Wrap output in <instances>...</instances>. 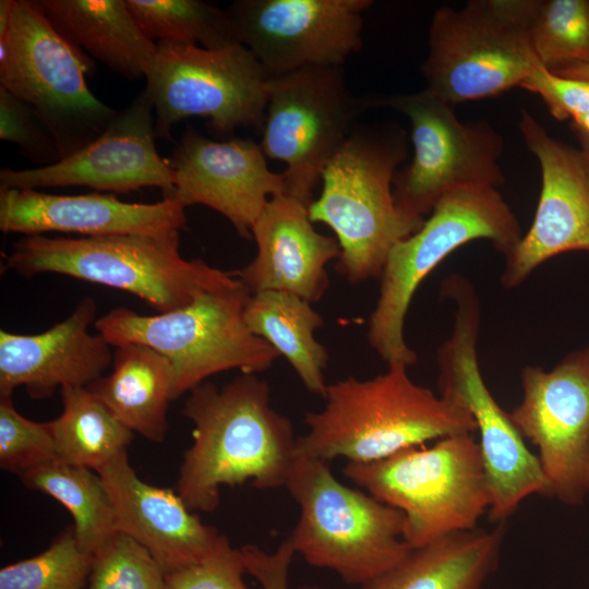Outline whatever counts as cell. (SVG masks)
<instances>
[{"label":"cell","mask_w":589,"mask_h":589,"mask_svg":"<svg viewBox=\"0 0 589 589\" xmlns=\"http://www.w3.org/2000/svg\"><path fill=\"white\" fill-rule=\"evenodd\" d=\"M182 412L193 423V442L177 492L192 512L215 510L224 485L285 488L298 437L290 420L272 407L265 380L242 373L221 388L203 383L189 393Z\"/></svg>","instance_id":"1"},{"label":"cell","mask_w":589,"mask_h":589,"mask_svg":"<svg viewBox=\"0 0 589 589\" xmlns=\"http://www.w3.org/2000/svg\"><path fill=\"white\" fill-rule=\"evenodd\" d=\"M401 362L369 380L347 377L327 385L325 405L308 412V431L297 438L296 455L330 462H370L406 448L460 433L476 422L455 396H436L416 384Z\"/></svg>","instance_id":"2"},{"label":"cell","mask_w":589,"mask_h":589,"mask_svg":"<svg viewBox=\"0 0 589 589\" xmlns=\"http://www.w3.org/2000/svg\"><path fill=\"white\" fill-rule=\"evenodd\" d=\"M406 155V132L396 122L358 124L322 175L310 219L335 232L336 271L352 284L381 276L393 248L424 223L394 201L393 180Z\"/></svg>","instance_id":"3"},{"label":"cell","mask_w":589,"mask_h":589,"mask_svg":"<svg viewBox=\"0 0 589 589\" xmlns=\"http://www.w3.org/2000/svg\"><path fill=\"white\" fill-rule=\"evenodd\" d=\"M2 268L24 277L53 273L117 288L158 313L191 303L205 292L243 286L235 272L184 259L179 233L49 238L24 236L3 255Z\"/></svg>","instance_id":"4"},{"label":"cell","mask_w":589,"mask_h":589,"mask_svg":"<svg viewBox=\"0 0 589 589\" xmlns=\"http://www.w3.org/2000/svg\"><path fill=\"white\" fill-rule=\"evenodd\" d=\"M285 488L299 506L287 538L296 554L348 585L371 582L412 550L404 539V514L344 484L327 461L296 456Z\"/></svg>","instance_id":"5"},{"label":"cell","mask_w":589,"mask_h":589,"mask_svg":"<svg viewBox=\"0 0 589 589\" xmlns=\"http://www.w3.org/2000/svg\"><path fill=\"white\" fill-rule=\"evenodd\" d=\"M519 221L497 188L468 187L445 193L421 228L390 251L369 320L368 341L387 362L416 363L404 324L421 281L452 252L479 239L507 255L522 237Z\"/></svg>","instance_id":"6"},{"label":"cell","mask_w":589,"mask_h":589,"mask_svg":"<svg viewBox=\"0 0 589 589\" xmlns=\"http://www.w3.org/2000/svg\"><path fill=\"white\" fill-rule=\"evenodd\" d=\"M342 473L405 516L411 548L477 528L491 498L473 433L437 440L370 462H347Z\"/></svg>","instance_id":"7"},{"label":"cell","mask_w":589,"mask_h":589,"mask_svg":"<svg viewBox=\"0 0 589 589\" xmlns=\"http://www.w3.org/2000/svg\"><path fill=\"white\" fill-rule=\"evenodd\" d=\"M250 296L244 285L205 292L182 308L154 315L119 306L97 318L94 326L113 347L136 342L166 357L176 400L212 375L229 370L256 374L279 357L244 321Z\"/></svg>","instance_id":"8"},{"label":"cell","mask_w":589,"mask_h":589,"mask_svg":"<svg viewBox=\"0 0 589 589\" xmlns=\"http://www.w3.org/2000/svg\"><path fill=\"white\" fill-rule=\"evenodd\" d=\"M86 53L50 23L38 1L14 0L0 36V86L28 104L55 136L61 157L98 137L119 111L88 88Z\"/></svg>","instance_id":"9"},{"label":"cell","mask_w":589,"mask_h":589,"mask_svg":"<svg viewBox=\"0 0 589 589\" xmlns=\"http://www.w3.org/2000/svg\"><path fill=\"white\" fill-rule=\"evenodd\" d=\"M537 1L470 0L461 9L438 8L421 65L426 89L455 106L519 86L540 63L530 40Z\"/></svg>","instance_id":"10"},{"label":"cell","mask_w":589,"mask_h":589,"mask_svg":"<svg viewBox=\"0 0 589 589\" xmlns=\"http://www.w3.org/2000/svg\"><path fill=\"white\" fill-rule=\"evenodd\" d=\"M442 293L457 310L450 336L436 353L440 394L457 397L472 414L491 498L488 514L503 524L528 496H549V483L538 456L482 377L477 354L481 311L473 287L465 277L450 275Z\"/></svg>","instance_id":"11"},{"label":"cell","mask_w":589,"mask_h":589,"mask_svg":"<svg viewBox=\"0 0 589 589\" xmlns=\"http://www.w3.org/2000/svg\"><path fill=\"white\" fill-rule=\"evenodd\" d=\"M368 109V98L350 92L340 67L268 77L260 145L266 157L286 165V195L310 206L325 168Z\"/></svg>","instance_id":"12"},{"label":"cell","mask_w":589,"mask_h":589,"mask_svg":"<svg viewBox=\"0 0 589 589\" xmlns=\"http://www.w3.org/2000/svg\"><path fill=\"white\" fill-rule=\"evenodd\" d=\"M144 77L156 137L169 140L176 123L194 116L206 118L223 134L239 127L262 130L268 76L241 44L209 50L158 41Z\"/></svg>","instance_id":"13"},{"label":"cell","mask_w":589,"mask_h":589,"mask_svg":"<svg viewBox=\"0 0 589 589\" xmlns=\"http://www.w3.org/2000/svg\"><path fill=\"white\" fill-rule=\"evenodd\" d=\"M368 105L390 108L410 120L413 157L393 180L394 201L406 215L424 219L452 190L503 184V140L488 122L460 121L453 105L426 88L368 98Z\"/></svg>","instance_id":"14"},{"label":"cell","mask_w":589,"mask_h":589,"mask_svg":"<svg viewBox=\"0 0 589 589\" xmlns=\"http://www.w3.org/2000/svg\"><path fill=\"white\" fill-rule=\"evenodd\" d=\"M521 386L522 399L509 414L538 448L549 497L582 505L589 494V347L550 371L524 368Z\"/></svg>","instance_id":"15"},{"label":"cell","mask_w":589,"mask_h":589,"mask_svg":"<svg viewBox=\"0 0 589 589\" xmlns=\"http://www.w3.org/2000/svg\"><path fill=\"white\" fill-rule=\"evenodd\" d=\"M371 0H236L227 9L238 40L267 76L342 67L362 47Z\"/></svg>","instance_id":"16"},{"label":"cell","mask_w":589,"mask_h":589,"mask_svg":"<svg viewBox=\"0 0 589 589\" xmlns=\"http://www.w3.org/2000/svg\"><path fill=\"white\" fill-rule=\"evenodd\" d=\"M518 127L539 161L542 183L530 228L505 255L501 281L507 289L556 255L589 253V154L551 136L526 109Z\"/></svg>","instance_id":"17"},{"label":"cell","mask_w":589,"mask_h":589,"mask_svg":"<svg viewBox=\"0 0 589 589\" xmlns=\"http://www.w3.org/2000/svg\"><path fill=\"white\" fill-rule=\"evenodd\" d=\"M154 107L145 89L93 142L57 164L33 169L2 168L0 188L31 189L83 185L128 193L159 188L164 197L175 176L156 144Z\"/></svg>","instance_id":"18"},{"label":"cell","mask_w":589,"mask_h":589,"mask_svg":"<svg viewBox=\"0 0 589 589\" xmlns=\"http://www.w3.org/2000/svg\"><path fill=\"white\" fill-rule=\"evenodd\" d=\"M168 164L175 176L170 195L184 208L205 205L245 238L267 202L285 193L283 173L272 171L251 139L213 141L188 125Z\"/></svg>","instance_id":"19"},{"label":"cell","mask_w":589,"mask_h":589,"mask_svg":"<svg viewBox=\"0 0 589 589\" xmlns=\"http://www.w3.org/2000/svg\"><path fill=\"white\" fill-rule=\"evenodd\" d=\"M175 199L129 203L99 193L59 195L31 189L0 188V229L25 236L47 232L84 237L168 236L187 224Z\"/></svg>","instance_id":"20"},{"label":"cell","mask_w":589,"mask_h":589,"mask_svg":"<svg viewBox=\"0 0 589 589\" xmlns=\"http://www.w3.org/2000/svg\"><path fill=\"white\" fill-rule=\"evenodd\" d=\"M96 302L86 297L72 313L47 330L24 335L0 330V396L24 386L33 399L51 397L68 386L87 387L112 365L111 345L88 327Z\"/></svg>","instance_id":"21"},{"label":"cell","mask_w":589,"mask_h":589,"mask_svg":"<svg viewBox=\"0 0 589 589\" xmlns=\"http://www.w3.org/2000/svg\"><path fill=\"white\" fill-rule=\"evenodd\" d=\"M110 496L118 532L146 549L169 574L200 562L219 533L187 506L177 491L143 481L127 452L98 471Z\"/></svg>","instance_id":"22"},{"label":"cell","mask_w":589,"mask_h":589,"mask_svg":"<svg viewBox=\"0 0 589 589\" xmlns=\"http://www.w3.org/2000/svg\"><path fill=\"white\" fill-rule=\"evenodd\" d=\"M256 255L236 276L251 293L281 291L317 302L329 286L328 262L340 256L337 239L318 233L309 207L273 196L252 227Z\"/></svg>","instance_id":"23"},{"label":"cell","mask_w":589,"mask_h":589,"mask_svg":"<svg viewBox=\"0 0 589 589\" xmlns=\"http://www.w3.org/2000/svg\"><path fill=\"white\" fill-rule=\"evenodd\" d=\"M74 47L130 80L144 77L157 43L139 26L125 0H37Z\"/></svg>","instance_id":"24"},{"label":"cell","mask_w":589,"mask_h":589,"mask_svg":"<svg viewBox=\"0 0 589 589\" xmlns=\"http://www.w3.org/2000/svg\"><path fill=\"white\" fill-rule=\"evenodd\" d=\"M503 524L457 531L411 552L361 589H483L497 568Z\"/></svg>","instance_id":"25"},{"label":"cell","mask_w":589,"mask_h":589,"mask_svg":"<svg viewBox=\"0 0 589 589\" xmlns=\"http://www.w3.org/2000/svg\"><path fill=\"white\" fill-rule=\"evenodd\" d=\"M87 387L130 431L153 443L165 441L172 371L161 353L136 342L116 346L111 373Z\"/></svg>","instance_id":"26"},{"label":"cell","mask_w":589,"mask_h":589,"mask_svg":"<svg viewBox=\"0 0 589 589\" xmlns=\"http://www.w3.org/2000/svg\"><path fill=\"white\" fill-rule=\"evenodd\" d=\"M244 321L254 335L287 359L310 393L324 398L328 354L314 336L323 325V317L310 302L281 291L251 293Z\"/></svg>","instance_id":"27"},{"label":"cell","mask_w":589,"mask_h":589,"mask_svg":"<svg viewBox=\"0 0 589 589\" xmlns=\"http://www.w3.org/2000/svg\"><path fill=\"white\" fill-rule=\"evenodd\" d=\"M61 400V414L49 421L58 459L98 471L127 452L134 433L88 387H63Z\"/></svg>","instance_id":"28"},{"label":"cell","mask_w":589,"mask_h":589,"mask_svg":"<svg viewBox=\"0 0 589 589\" xmlns=\"http://www.w3.org/2000/svg\"><path fill=\"white\" fill-rule=\"evenodd\" d=\"M19 478L27 489L55 498L68 509L79 543L93 555L118 533L110 496L95 470L56 459Z\"/></svg>","instance_id":"29"},{"label":"cell","mask_w":589,"mask_h":589,"mask_svg":"<svg viewBox=\"0 0 589 589\" xmlns=\"http://www.w3.org/2000/svg\"><path fill=\"white\" fill-rule=\"evenodd\" d=\"M145 35L209 50L240 44L227 10L200 0H125Z\"/></svg>","instance_id":"30"},{"label":"cell","mask_w":589,"mask_h":589,"mask_svg":"<svg viewBox=\"0 0 589 589\" xmlns=\"http://www.w3.org/2000/svg\"><path fill=\"white\" fill-rule=\"evenodd\" d=\"M530 40L539 62L552 72L589 64V0H538Z\"/></svg>","instance_id":"31"},{"label":"cell","mask_w":589,"mask_h":589,"mask_svg":"<svg viewBox=\"0 0 589 589\" xmlns=\"http://www.w3.org/2000/svg\"><path fill=\"white\" fill-rule=\"evenodd\" d=\"M93 563L69 527L40 554L2 567L0 589H85Z\"/></svg>","instance_id":"32"},{"label":"cell","mask_w":589,"mask_h":589,"mask_svg":"<svg viewBox=\"0 0 589 589\" xmlns=\"http://www.w3.org/2000/svg\"><path fill=\"white\" fill-rule=\"evenodd\" d=\"M87 589H167L166 574L146 549L118 532L94 553Z\"/></svg>","instance_id":"33"},{"label":"cell","mask_w":589,"mask_h":589,"mask_svg":"<svg viewBox=\"0 0 589 589\" xmlns=\"http://www.w3.org/2000/svg\"><path fill=\"white\" fill-rule=\"evenodd\" d=\"M58 459L49 422L22 416L12 396H0V467L17 476Z\"/></svg>","instance_id":"34"},{"label":"cell","mask_w":589,"mask_h":589,"mask_svg":"<svg viewBox=\"0 0 589 589\" xmlns=\"http://www.w3.org/2000/svg\"><path fill=\"white\" fill-rule=\"evenodd\" d=\"M0 139L19 146L39 167L62 159L58 143L36 111L24 100L0 86Z\"/></svg>","instance_id":"35"},{"label":"cell","mask_w":589,"mask_h":589,"mask_svg":"<svg viewBox=\"0 0 589 589\" xmlns=\"http://www.w3.org/2000/svg\"><path fill=\"white\" fill-rule=\"evenodd\" d=\"M240 548H233L225 534L200 562L166 574L167 589H249Z\"/></svg>","instance_id":"36"},{"label":"cell","mask_w":589,"mask_h":589,"mask_svg":"<svg viewBox=\"0 0 589 589\" xmlns=\"http://www.w3.org/2000/svg\"><path fill=\"white\" fill-rule=\"evenodd\" d=\"M519 87L541 97L551 116L557 121L570 120L589 112V81L556 74L536 64Z\"/></svg>","instance_id":"37"},{"label":"cell","mask_w":589,"mask_h":589,"mask_svg":"<svg viewBox=\"0 0 589 589\" xmlns=\"http://www.w3.org/2000/svg\"><path fill=\"white\" fill-rule=\"evenodd\" d=\"M247 573L261 585L262 589H289V570L296 555L288 539L274 552L247 544L240 548ZM300 589H321L304 586Z\"/></svg>","instance_id":"38"},{"label":"cell","mask_w":589,"mask_h":589,"mask_svg":"<svg viewBox=\"0 0 589 589\" xmlns=\"http://www.w3.org/2000/svg\"><path fill=\"white\" fill-rule=\"evenodd\" d=\"M569 127L579 142L580 149L589 154V112L573 117Z\"/></svg>","instance_id":"39"},{"label":"cell","mask_w":589,"mask_h":589,"mask_svg":"<svg viewBox=\"0 0 589 589\" xmlns=\"http://www.w3.org/2000/svg\"><path fill=\"white\" fill-rule=\"evenodd\" d=\"M554 73L563 75V76H567V77L589 81V64H578V65L564 68L557 71H554Z\"/></svg>","instance_id":"40"}]
</instances>
